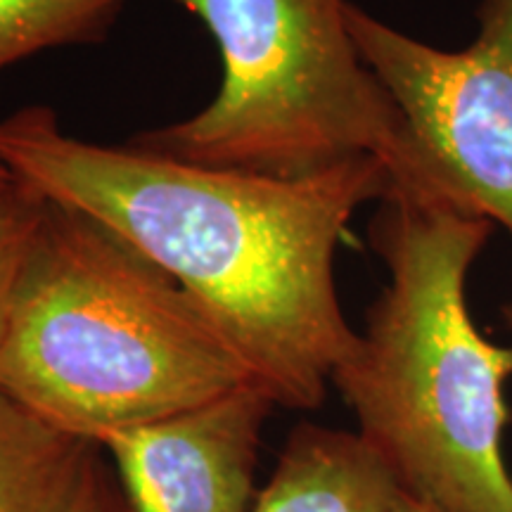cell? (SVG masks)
<instances>
[{"instance_id": "277c9868", "label": "cell", "mask_w": 512, "mask_h": 512, "mask_svg": "<svg viewBox=\"0 0 512 512\" xmlns=\"http://www.w3.org/2000/svg\"><path fill=\"white\" fill-rule=\"evenodd\" d=\"M221 55V86L204 110L128 143L211 169L304 178L377 157L389 178L406 164L403 121L358 55L349 0H174Z\"/></svg>"}, {"instance_id": "8fae6325", "label": "cell", "mask_w": 512, "mask_h": 512, "mask_svg": "<svg viewBox=\"0 0 512 512\" xmlns=\"http://www.w3.org/2000/svg\"><path fill=\"white\" fill-rule=\"evenodd\" d=\"M100 451L93 458L91 467H88L86 479H83V486L72 512H128V505L124 496H121L117 479L110 475V470L102 463Z\"/></svg>"}, {"instance_id": "6da1fadb", "label": "cell", "mask_w": 512, "mask_h": 512, "mask_svg": "<svg viewBox=\"0 0 512 512\" xmlns=\"http://www.w3.org/2000/svg\"><path fill=\"white\" fill-rule=\"evenodd\" d=\"M0 159L43 200L81 211L162 268L275 406L325 401L358 337L339 304L337 247L356 211L387 197L382 159L304 178L211 169L74 138L50 107L0 121Z\"/></svg>"}, {"instance_id": "3957f363", "label": "cell", "mask_w": 512, "mask_h": 512, "mask_svg": "<svg viewBox=\"0 0 512 512\" xmlns=\"http://www.w3.org/2000/svg\"><path fill=\"white\" fill-rule=\"evenodd\" d=\"M252 384L192 299L81 211L46 200L0 339V389L100 446Z\"/></svg>"}, {"instance_id": "52a82bcc", "label": "cell", "mask_w": 512, "mask_h": 512, "mask_svg": "<svg viewBox=\"0 0 512 512\" xmlns=\"http://www.w3.org/2000/svg\"><path fill=\"white\" fill-rule=\"evenodd\" d=\"M401 486L358 432L302 422L249 512H394Z\"/></svg>"}, {"instance_id": "7a4b0ae2", "label": "cell", "mask_w": 512, "mask_h": 512, "mask_svg": "<svg viewBox=\"0 0 512 512\" xmlns=\"http://www.w3.org/2000/svg\"><path fill=\"white\" fill-rule=\"evenodd\" d=\"M491 228L446 197L389 190L370 226L389 283L330 382L401 491L437 512H512V347L477 330L465 294Z\"/></svg>"}, {"instance_id": "5b68a950", "label": "cell", "mask_w": 512, "mask_h": 512, "mask_svg": "<svg viewBox=\"0 0 512 512\" xmlns=\"http://www.w3.org/2000/svg\"><path fill=\"white\" fill-rule=\"evenodd\" d=\"M470 46L444 50L347 3V24L403 121L389 190L446 197L512 233V0H482Z\"/></svg>"}, {"instance_id": "ba28073f", "label": "cell", "mask_w": 512, "mask_h": 512, "mask_svg": "<svg viewBox=\"0 0 512 512\" xmlns=\"http://www.w3.org/2000/svg\"><path fill=\"white\" fill-rule=\"evenodd\" d=\"M98 451L0 389V512H72Z\"/></svg>"}, {"instance_id": "8992f818", "label": "cell", "mask_w": 512, "mask_h": 512, "mask_svg": "<svg viewBox=\"0 0 512 512\" xmlns=\"http://www.w3.org/2000/svg\"><path fill=\"white\" fill-rule=\"evenodd\" d=\"M275 403L256 384L100 441L128 512H249Z\"/></svg>"}, {"instance_id": "5bb4252c", "label": "cell", "mask_w": 512, "mask_h": 512, "mask_svg": "<svg viewBox=\"0 0 512 512\" xmlns=\"http://www.w3.org/2000/svg\"><path fill=\"white\" fill-rule=\"evenodd\" d=\"M503 318H505V323H508V328L512 330V299L503 306Z\"/></svg>"}, {"instance_id": "7c38bea8", "label": "cell", "mask_w": 512, "mask_h": 512, "mask_svg": "<svg viewBox=\"0 0 512 512\" xmlns=\"http://www.w3.org/2000/svg\"><path fill=\"white\" fill-rule=\"evenodd\" d=\"M394 512H437V510L430 508V505H427V503L418 501V498L408 496L406 491H401V494H399V501H396V508H394Z\"/></svg>"}, {"instance_id": "9c48e42d", "label": "cell", "mask_w": 512, "mask_h": 512, "mask_svg": "<svg viewBox=\"0 0 512 512\" xmlns=\"http://www.w3.org/2000/svg\"><path fill=\"white\" fill-rule=\"evenodd\" d=\"M128 0H0V69L62 46L102 41Z\"/></svg>"}, {"instance_id": "30bf717a", "label": "cell", "mask_w": 512, "mask_h": 512, "mask_svg": "<svg viewBox=\"0 0 512 512\" xmlns=\"http://www.w3.org/2000/svg\"><path fill=\"white\" fill-rule=\"evenodd\" d=\"M43 202L46 200L24 183L0 197V339H3L19 268L36 223L41 219Z\"/></svg>"}, {"instance_id": "4fadbf2b", "label": "cell", "mask_w": 512, "mask_h": 512, "mask_svg": "<svg viewBox=\"0 0 512 512\" xmlns=\"http://www.w3.org/2000/svg\"><path fill=\"white\" fill-rule=\"evenodd\" d=\"M19 185V181L15 178V174L8 169V166L3 164V159H0V197L8 195V192H12Z\"/></svg>"}]
</instances>
